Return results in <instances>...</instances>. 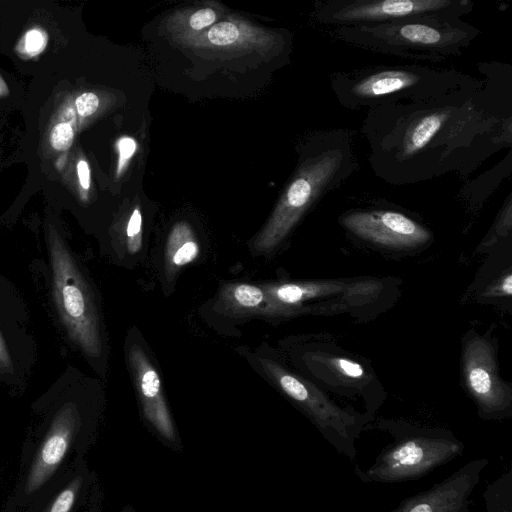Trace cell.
Here are the masks:
<instances>
[{"mask_svg": "<svg viewBox=\"0 0 512 512\" xmlns=\"http://www.w3.org/2000/svg\"><path fill=\"white\" fill-rule=\"evenodd\" d=\"M12 347L5 331L0 327V375H10L16 372Z\"/></svg>", "mask_w": 512, "mask_h": 512, "instance_id": "obj_25", "label": "cell"}, {"mask_svg": "<svg viewBox=\"0 0 512 512\" xmlns=\"http://www.w3.org/2000/svg\"><path fill=\"white\" fill-rule=\"evenodd\" d=\"M330 364L335 371L348 378L359 379L364 376L363 367L350 359L335 357Z\"/></svg>", "mask_w": 512, "mask_h": 512, "instance_id": "obj_27", "label": "cell"}, {"mask_svg": "<svg viewBox=\"0 0 512 512\" xmlns=\"http://www.w3.org/2000/svg\"><path fill=\"white\" fill-rule=\"evenodd\" d=\"M474 8L471 0H320L314 18L332 27L370 26L420 16L462 18Z\"/></svg>", "mask_w": 512, "mask_h": 512, "instance_id": "obj_9", "label": "cell"}, {"mask_svg": "<svg viewBox=\"0 0 512 512\" xmlns=\"http://www.w3.org/2000/svg\"><path fill=\"white\" fill-rule=\"evenodd\" d=\"M329 82L342 107L369 110L397 101L439 97L482 85L484 80L454 68L407 64L337 71L329 76Z\"/></svg>", "mask_w": 512, "mask_h": 512, "instance_id": "obj_4", "label": "cell"}, {"mask_svg": "<svg viewBox=\"0 0 512 512\" xmlns=\"http://www.w3.org/2000/svg\"><path fill=\"white\" fill-rule=\"evenodd\" d=\"M373 429L390 435L367 469L354 468L363 483L394 484L418 480L460 456L464 443L444 428L426 427L404 421L381 419Z\"/></svg>", "mask_w": 512, "mask_h": 512, "instance_id": "obj_6", "label": "cell"}, {"mask_svg": "<svg viewBox=\"0 0 512 512\" xmlns=\"http://www.w3.org/2000/svg\"><path fill=\"white\" fill-rule=\"evenodd\" d=\"M488 465L487 458L470 460L440 482L406 497L387 512H470L472 493Z\"/></svg>", "mask_w": 512, "mask_h": 512, "instance_id": "obj_12", "label": "cell"}, {"mask_svg": "<svg viewBox=\"0 0 512 512\" xmlns=\"http://www.w3.org/2000/svg\"><path fill=\"white\" fill-rule=\"evenodd\" d=\"M116 146L118 150L116 175L120 177L136 153L138 145L134 138L130 136H123L117 141Z\"/></svg>", "mask_w": 512, "mask_h": 512, "instance_id": "obj_24", "label": "cell"}, {"mask_svg": "<svg viewBox=\"0 0 512 512\" xmlns=\"http://www.w3.org/2000/svg\"><path fill=\"white\" fill-rule=\"evenodd\" d=\"M465 387L485 420L512 415V391L499 377L491 345L482 338L469 340L463 353Z\"/></svg>", "mask_w": 512, "mask_h": 512, "instance_id": "obj_10", "label": "cell"}, {"mask_svg": "<svg viewBox=\"0 0 512 512\" xmlns=\"http://www.w3.org/2000/svg\"><path fill=\"white\" fill-rule=\"evenodd\" d=\"M199 253V243L190 225L186 222L176 223L166 242L165 263L168 275L173 276L180 268L192 263Z\"/></svg>", "mask_w": 512, "mask_h": 512, "instance_id": "obj_19", "label": "cell"}, {"mask_svg": "<svg viewBox=\"0 0 512 512\" xmlns=\"http://www.w3.org/2000/svg\"><path fill=\"white\" fill-rule=\"evenodd\" d=\"M183 45L192 49L255 51L266 56L271 52H282L286 39L278 32L259 27L243 18L224 16Z\"/></svg>", "mask_w": 512, "mask_h": 512, "instance_id": "obj_13", "label": "cell"}, {"mask_svg": "<svg viewBox=\"0 0 512 512\" xmlns=\"http://www.w3.org/2000/svg\"><path fill=\"white\" fill-rule=\"evenodd\" d=\"M75 106L79 116H91L95 114L100 107L99 96L93 92H85L76 98Z\"/></svg>", "mask_w": 512, "mask_h": 512, "instance_id": "obj_26", "label": "cell"}, {"mask_svg": "<svg viewBox=\"0 0 512 512\" xmlns=\"http://www.w3.org/2000/svg\"><path fill=\"white\" fill-rule=\"evenodd\" d=\"M128 361L139 395L144 418L170 447L179 448V438L168 409L158 372L143 349L133 344L129 348Z\"/></svg>", "mask_w": 512, "mask_h": 512, "instance_id": "obj_14", "label": "cell"}, {"mask_svg": "<svg viewBox=\"0 0 512 512\" xmlns=\"http://www.w3.org/2000/svg\"><path fill=\"white\" fill-rule=\"evenodd\" d=\"M122 512H131V511H128L127 509L123 510Z\"/></svg>", "mask_w": 512, "mask_h": 512, "instance_id": "obj_32", "label": "cell"}, {"mask_svg": "<svg viewBox=\"0 0 512 512\" xmlns=\"http://www.w3.org/2000/svg\"><path fill=\"white\" fill-rule=\"evenodd\" d=\"M84 512H103V492L98 479L91 488Z\"/></svg>", "mask_w": 512, "mask_h": 512, "instance_id": "obj_28", "label": "cell"}, {"mask_svg": "<svg viewBox=\"0 0 512 512\" xmlns=\"http://www.w3.org/2000/svg\"><path fill=\"white\" fill-rule=\"evenodd\" d=\"M86 458L78 460L50 484L23 512H79L85 507L97 480Z\"/></svg>", "mask_w": 512, "mask_h": 512, "instance_id": "obj_15", "label": "cell"}, {"mask_svg": "<svg viewBox=\"0 0 512 512\" xmlns=\"http://www.w3.org/2000/svg\"><path fill=\"white\" fill-rule=\"evenodd\" d=\"M484 83L367 110L361 131L374 174L391 185L466 178L512 145V67L479 63Z\"/></svg>", "mask_w": 512, "mask_h": 512, "instance_id": "obj_1", "label": "cell"}, {"mask_svg": "<svg viewBox=\"0 0 512 512\" xmlns=\"http://www.w3.org/2000/svg\"><path fill=\"white\" fill-rule=\"evenodd\" d=\"M125 243L130 254L139 252L142 248V214L136 206L128 218L125 228Z\"/></svg>", "mask_w": 512, "mask_h": 512, "instance_id": "obj_22", "label": "cell"}, {"mask_svg": "<svg viewBox=\"0 0 512 512\" xmlns=\"http://www.w3.org/2000/svg\"><path fill=\"white\" fill-rule=\"evenodd\" d=\"M502 292L507 295L511 296L512 293V276L511 274H508L502 281L501 285Z\"/></svg>", "mask_w": 512, "mask_h": 512, "instance_id": "obj_31", "label": "cell"}, {"mask_svg": "<svg viewBox=\"0 0 512 512\" xmlns=\"http://www.w3.org/2000/svg\"><path fill=\"white\" fill-rule=\"evenodd\" d=\"M485 512H512V471L503 472L483 492Z\"/></svg>", "mask_w": 512, "mask_h": 512, "instance_id": "obj_21", "label": "cell"}, {"mask_svg": "<svg viewBox=\"0 0 512 512\" xmlns=\"http://www.w3.org/2000/svg\"><path fill=\"white\" fill-rule=\"evenodd\" d=\"M480 30L451 16H420L370 26L335 27L332 36L374 53L440 62L461 55Z\"/></svg>", "mask_w": 512, "mask_h": 512, "instance_id": "obj_5", "label": "cell"}, {"mask_svg": "<svg viewBox=\"0 0 512 512\" xmlns=\"http://www.w3.org/2000/svg\"><path fill=\"white\" fill-rule=\"evenodd\" d=\"M269 378L300 408L324 439L342 456L354 462L356 441L372 421L366 413H357L333 403L316 387L290 373L278 363L261 358Z\"/></svg>", "mask_w": 512, "mask_h": 512, "instance_id": "obj_8", "label": "cell"}, {"mask_svg": "<svg viewBox=\"0 0 512 512\" xmlns=\"http://www.w3.org/2000/svg\"><path fill=\"white\" fill-rule=\"evenodd\" d=\"M511 153L497 165L484 172L478 178L466 183L460 194L469 201L481 203L494 191L501 181L511 173Z\"/></svg>", "mask_w": 512, "mask_h": 512, "instance_id": "obj_20", "label": "cell"}, {"mask_svg": "<svg viewBox=\"0 0 512 512\" xmlns=\"http://www.w3.org/2000/svg\"><path fill=\"white\" fill-rule=\"evenodd\" d=\"M74 139V130L71 124L59 122L53 126L50 131V144L57 151L68 150Z\"/></svg>", "mask_w": 512, "mask_h": 512, "instance_id": "obj_23", "label": "cell"}, {"mask_svg": "<svg viewBox=\"0 0 512 512\" xmlns=\"http://www.w3.org/2000/svg\"><path fill=\"white\" fill-rule=\"evenodd\" d=\"M334 282H301L264 284L265 291L272 305L277 309L278 316H291L303 310V304L312 300L324 302L335 301L336 296H352L360 291L352 292V286Z\"/></svg>", "mask_w": 512, "mask_h": 512, "instance_id": "obj_16", "label": "cell"}, {"mask_svg": "<svg viewBox=\"0 0 512 512\" xmlns=\"http://www.w3.org/2000/svg\"><path fill=\"white\" fill-rule=\"evenodd\" d=\"M224 7L215 1L174 11L166 19V30L181 44L198 36L224 18Z\"/></svg>", "mask_w": 512, "mask_h": 512, "instance_id": "obj_18", "label": "cell"}, {"mask_svg": "<svg viewBox=\"0 0 512 512\" xmlns=\"http://www.w3.org/2000/svg\"><path fill=\"white\" fill-rule=\"evenodd\" d=\"M48 252L56 310L71 341L85 355L99 357L102 338L90 286L64 240L50 234Z\"/></svg>", "mask_w": 512, "mask_h": 512, "instance_id": "obj_7", "label": "cell"}, {"mask_svg": "<svg viewBox=\"0 0 512 512\" xmlns=\"http://www.w3.org/2000/svg\"><path fill=\"white\" fill-rule=\"evenodd\" d=\"M218 310L232 317L278 316L262 287L247 283L226 284L220 293Z\"/></svg>", "mask_w": 512, "mask_h": 512, "instance_id": "obj_17", "label": "cell"}, {"mask_svg": "<svg viewBox=\"0 0 512 512\" xmlns=\"http://www.w3.org/2000/svg\"><path fill=\"white\" fill-rule=\"evenodd\" d=\"M39 420L23 442L18 475L2 512H23L50 484L85 458L96 440L95 411L62 385L34 405Z\"/></svg>", "mask_w": 512, "mask_h": 512, "instance_id": "obj_2", "label": "cell"}, {"mask_svg": "<svg viewBox=\"0 0 512 512\" xmlns=\"http://www.w3.org/2000/svg\"><path fill=\"white\" fill-rule=\"evenodd\" d=\"M26 49L29 52L39 51L44 43L43 36L39 31L33 30L26 35Z\"/></svg>", "mask_w": 512, "mask_h": 512, "instance_id": "obj_30", "label": "cell"}, {"mask_svg": "<svg viewBox=\"0 0 512 512\" xmlns=\"http://www.w3.org/2000/svg\"><path fill=\"white\" fill-rule=\"evenodd\" d=\"M339 221L357 238L387 248H415L426 244L432 237L424 225L396 208L349 210Z\"/></svg>", "mask_w": 512, "mask_h": 512, "instance_id": "obj_11", "label": "cell"}, {"mask_svg": "<svg viewBox=\"0 0 512 512\" xmlns=\"http://www.w3.org/2000/svg\"><path fill=\"white\" fill-rule=\"evenodd\" d=\"M356 168L353 131L330 128L313 134L304 145L296 170L270 218L255 237L253 252L274 250L304 214L326 194L343 185Z\"/></svg>", "mask_w": 512, "mask_h": 512, "instance_id": "obj_3", "label": "cell"}, {"mask_svg": "<svg viewBox=\"0 0 512 512\" xmlns=\"http://www.w3.org/2000/svg\"><path fill=\"white\" fill-rule=\"evenodd\" d=\"M77 174L80 186L87 191L90 188V168L85 160H80L77 164Z\"/></svg>", "mask_w": 512, "mask_h": 512, "instance_id": "obj_29", "label": "cell"}]
</instances>
